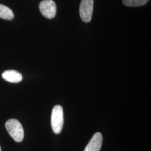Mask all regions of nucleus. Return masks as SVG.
I'll use <instances>...</instances> for the list:
<instances>
[{
    "label": "nucleus",
    "instance_id": "obj_1",
    "mask_svg": "<svg viewBox=\"0 0 151 151\" xmlns=\"http://www.w3.org/2000/svg\"><path fill=\"white\" fill-rule=\"evenodd\" d=\"M5 127L9 134L16 142H21L24 139V132L19 121L15 119L8 120L6 122Z\"/></svg>",
    "mask_w": 151,
    "mask_h": 151
},
{
    "label": "nucleus",
    "instance_id": "obj_2",
    "mask_svg": "<svg viewBox=\"0 0 151 151\" xmlns=\"http://www.w3.org/2000/svg\"><path fill=\"white\" fill-rule=\"evenodd\" d=\"M64 115L63 108L60 105H55L52 110L51 125L54 133L60 134L63 126Z\"/></svg>",
    "mask_w": 151,
    "mask_h": 151
},
{
    "label": "nucleus",
    "instance_id": "obj_3",
    "mask_svg": "<svg viewBox=\"0 0 151 151\" xmlns=\"http://www.w3.org/2000/svg\"><path fill=\"white\" fill-rule=\"evenodd\" d=\"M39 10L44 17L51 19L56 15L57 6L53 0H43L39 4Z\"/></svg>",
    "mask_w": 151,
    "mask_h": 151
},
{
    "label": "nucleus",
    "instance_id": "obj_4",
    "mask_svg": "<svg viewBox=\"0 0 151 151\" xmlns=\"http://www.w3.org/2000/svg\"><path fill=\"white\" fill-rule=\"evenodd\" d=\"M93 9V0H82L80 6V15L82 20L88 22L91 20Z\"/></svg>",
    "mask_w": 151,
    "mask_h": 151
},
{
    "label": "nucleus",
    "instance_id": "obj_5",
    "mask_svg": "<svg viewBox=\"0 0 151 151\" xmlns=\"http://www.w3.org/2000/svg\"><path fill=\"white\" fill-rule=\"evenodd\" d=\"M102 134L99 132H97L92 136L83 151H100L102 146Z\"/></svg>",
    "mask_w": 151,
    "mask_h": 151
},
{
    "label": "nucleus",
    "instance_id": "obj_6",
    "mask_svg": "<svg viewBox=\"0 0 151 151\" xmlns=\"http://www.w3.org/2000/svg\"><path fill=\"white\" fill-rule=\"evenodd\" d=\"M2 77L6 81L11 83H18L22 80V74L15 70H6L2 73Z\"/></svg>",
    "mask_w": 151,
    "mask_h": 151
},
{
    "label": "nucleus",
    "instance_id": "obj_7",
    "mask_svg": "<svg viewBox=\"0 0 151 151\" xmlns=\"http://www.w3.org/2000/svg\"><path fill=\"white\" fill-rule=\"evenodd\" d=\"M0 17L3 19L10 20L14 17V15L10 8L0 4Z\"/></svg>",
    "mask_w": 151,
    "mask_h": 151
},
{
    "label": "nucleus",
    "instance_id": "obj_8",
    "mask_svg": "<svg viewBox=\"0 0 151 151\" xmlns=\"http://www.w3.org/2000/svg\"><path fill=\"white\" fill-rule=\"evenodd\" d=\"M149 0H123L124 5L130 7H137L144 5Z\"/></svg>",
    "mask_w": 151,
    "mask_h": 151
},
{
    "label": "nucleus",
    "instance_id": "obj_9",
    "mask_svg": "<svg viewBox=\"0 0 151 151\" xmlns=\"http://www.w3.org/2000/svg\"><path fill=\"white\" fill-rule=\"evenodd\" d=\"M0 151H1V147H0Z\"/></svg>",
    "mask_w": 151,
    "mask_h": 151
}]
</instances>
